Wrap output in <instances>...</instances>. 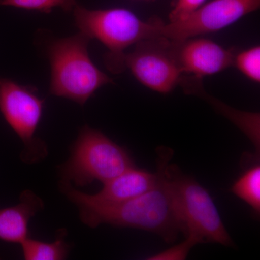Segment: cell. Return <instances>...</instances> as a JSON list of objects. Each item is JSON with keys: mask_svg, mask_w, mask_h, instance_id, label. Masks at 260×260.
I'll use <instances>...</instances> for the list:
<instances>
[{"mask_svg": "<svg viewBox=\"0 0 260 260\" xmlns=\"http://www.w3.org/2000/svg\"><path fill=\"white\" fill-rule=\"evenodd\" d=\"M134 167L126 149L100 130L85 125L72 145L70 158L59 166V172L61 181L82 187L94 181L105 184Z\"/></svg>", "mask_w": 260, "mask_h": 260, "instance_id": "4", "label": "cell"}, {"mask_svg": "<svg viewBox=\"0 0 260 260\" xmlns=\"http://www.w3.org/2000/svg\"><path fill=\"white\" fill-rule=\"evenodd\" d=\"M36 88L0 77V111L10 127L23 142L21 158L34 164L47 155V147L36 136L45 101Z\"/></svg>", "mask_w": 260, "mask_h": 260, "instance_id": "6", "label": "cell"}, {"mask_svg": "<svg viewBox=\"0 0 260 260\" xmlns=\"http://www.w3.org/2000/svg\"><path fill=\"white\" fill-rule=\"evenodd\" d=\"M75 25L90 39H96L107 48L104 62L113 73L124 71V51L145 39L161 36L162 22L144 21L129 10L112 8L89 10L77 5L73 10Z\"/></svg>", "mask_w": 260, "mask_h": 260, "instance_id": "2", "label": "cell"}, {"mask_svg": "<svg viewBox=\"0 0 260 260\" xmlns=\"http://www.w3.org/2000/svg\"><path fill=\"white\" fill-rule=\"evenodd\" d=\"M44 207V201L37 194L30 190L24 191L18 204L0 209V239L21 244L28 237L30 219Z\"/></svg>", "mask_w": 260, "mask_h": 260, "instance_id": "11", "label": "cell"}, {"mask_svg": "<svg viewBox=\"0 0 260 260\" xmlns=\"http://www.w3.org/2000/svg\"><path fill=\"white\" fill-rule=\"evenodd\" d=\"M166 173L175 193L184 236L194 235L203 243L234 245L213 198L194 178L168 162Z\"/></svg>", "mask_w": 260, "mask_h": 260, "instance_id": "5", "label": "cell"}, {"mask_svg": "<svg viewBox=\"0 0 260 260\" xmlns=\"http://www.w3.org/2000/svg\"><path fill=\"white\" fill-rule=\"evenodd\" d=\"M259 6L260 0H212L182 20L162 23L161 36L181 41L219 31Z\"/></svg>", "mask_w": 260, "mask_h": 260, "instance_id": "8", "label": "cell"}, {"mask_svg": "<svg viewBox=\"0 0 260 260\" xmlns=\"http://www.w3.org/2000/svg\"><path fill=\"white\" fill-rule=\"evenodd\" d=\"M202 244L198 237L188 235L186 239L177 245L173 246L166 250L149 256V260H183L186 259L191 248L197 244Z\"/></svg>", "mask_w": 260, "mask_h": 260, "instance_id": "17", "label": "cell"}, {"mask_svg": "<svg viewBox=\"0 0 260 260\" xmlns=\"http://www.w3.org/2000/svg\"><path fill=\"white\" fill-rule=\"evenodd\" d=\"M205 90L200 93L199 96L206 99L213 107L221 113L228 119L233 121L244 132L248 138L251 140L256 150H259V114L256 113L239 112L228 107L223 103L217 101V99L207 95Z\"/></svg>", "mask_w": 260, "mask_h": 260, "instance_id": "13", "label": "cell"}, {"mask_svg": "<svg viewBox=\"0 0 260 260\" xmlns=\"http://www.w3.org/2000/svg\"><path fill=\"white\" fill-rule=\"evenodd\" d=\"M134 46L133 50L124 54V70L129 69L140 83L158 93H170L179 85L182 73L172 40L160 36L140 41Z\"/></svg>", "mask_w": 260, "mask_h": 260, "instance_id": "7", "label": "cell"}, {"mask_svg": "<svg viewBox=\"0 0 260 260\" xmlns=\"http://www.w3.org/2000/svg\"><path fill=\"white\" fill-rule=\"evenodd\" d=\"M75 0H0V5L50 13L55 8L70 12L76 6Z\"/></svg>", "mask_w": 260, "mask_h": 260, "instance_id": "16", "label": "cell"}, {"mask_svg": "<svg viewBox=\"0 0 260 260\" xmlns=\"http://www.w3.org/2000/svg\"><path fill=\"white\" fill-rule=\"evenodd\" d=\"M157 153L159 178L155 187L120 204L103 207L75 204L82 222L92 229L109 224L140 229L160 236L167 243L175 242L179 234H184L175 193L166 173V166L172 160L174 152L160 147Z\"/></svg>", "mask_w": 260, "mask_h": 260, "instance_id": "1", "label": "cell"}, {"mask_svg": "<svg viewBox=\"0 0 260 260\" xmlns=\"http://www.w3.org/2000/svg\"><path fill=\"white\" fill-rule=\"evenodd\" d=\"M66 231H59L54 242H45L28 237L20 244L25 260H62L70 252V246L65 242Z\"/></svg>", "mask_w": 260, "mask_h": 260, "instance_id": "12", "label": "cell"}, {"mask_svg": "<svg viewBox=\"0 0 260 260\" xmlns=\"http://www.w3.org/2000/svg\"><path fill=\"white\" fill-rule=\"evenodd\" d=\"M158 178V172H149L135 167L106 182L96 194H85L66 181H61L59 187L74 205L83 203L93 206H110L145 194L155 187Z\"/></svg>", "mask_w": 260, "mask_h": 260, "instance_id": "9", "label": "cell"}, {"mask_svg": "<svg viewBox=\"0 0 260 260\" xmlns=\"http://www.w3.org/2000/svg\"><path fill=\"white\" fill-rule=\"evenodd\" d=\"M233 65L249 80L260 82V48L259 46L249 48L234 54Z\"/></svg>", "mask_w": 260, "mask_h": 260, "instance_id": "15", "label": "cell"}, {"mask_svg": "<svg viewBox=\"0 0 260 260\" xmlns=\"http://www.w3.org/2000/svg\"><path fill=\"white\" fill-rule=\"evenodd\" d=\"M232 191L236 196L252 209L256 215L260 213V165L247 168L242 175L234 183Z\"/></svg>", "mask_w": 260, "mask_h": 260, "instance_id": "14", "label": "cell"}, {"mask_svg": "<svg viewBox=\"0 0 260 260\" xmlns=\"http://www.w3.org/2000/svg\"><path fill=\"white\" fill-rule=\"evenodd\" d=\"M91 39L80 32L72 37L54 39L47 47L51 65L49 93L83 106L97 90L114 83L90 59Z\"/></svg>", "mask_w": 260, "mask_h": 260, "instance_id": "3", "label": "cell"}, {"mask_svg": "<svg viewBox=\"0 0 260 260\" xmlns=\"http://www.w3.org/2000/svg\"><path fill=\"white\" fill-rule=\"evenodd\" d=\"M206 0H177L169 14L170 22L182 20L205 4Z\"/></svg>", "mask_w": 260, "mask_h": 260, "instance_id": "18", "label": "cell"}, {"mask_svg": "<svg viewBox=\"0 0 260 260\" xmlns=\"http://www.w3.org/2000/svg\"><path fill=\"white\" fill-rule=\"evenodd\" d=\"M172 41L181 73L203 78L223 71L233 65L234 53L210 39L194 37Z\"/></svg>", "mask_w": 260, "mask_h": 260, "instance_id": "10", "label": "cell"}]
</instances>
